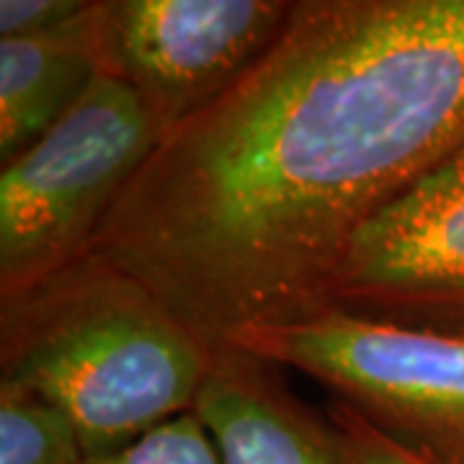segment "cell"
I'll use <instances>...</instances> for the list:
<instances>
[{
  "instance_id": "cell-1",
  "label": "cell",
  "mask_w": 464,
  "mask_h": 464,
  "mask_svg": "<svg viewBox=\"0 0 464 464\" xmlns=\"http://www.w3.org/2000/svg\"><path fill=\"white\" fill-rule=\"evenodd\" d=\"M464 148V0H299L170 132L91 250L207 346L313 315L366 225Z\"/></svg>"
},
{
  "instance_id": "cell-2",
  "label": "cell",
  "mask_w": 464,
  "mask_h": 464,
  "mask_svg": "<svg viewBox=\"0 0 464 464\" xmlns=\"http://www.w3.org/2000/svg\"><path fill=\"white\" fill-rule=\"evenodd\" d=\"M212 356L148 284L93 250L0 295V382L60 408L88 457L194 411Z\"/></svg>"
},
{
  "instance_id": "cell-3",
  "label": "cell",
  "mask_w": 464,
  "mask_h": 464,
  "mask_svg": "<svg viewBox=\"0 0 464 464\" xmlns=\"http://www.w3.org/2000/svg\"><path fill=\"white\" fill-rule=\"evenodd\" d=\"M158 145L145 103L103 72L50 132L3 166L0 295L88 253Z\"/></svg>"
},
{
  "instance_id": "cell-4",
  "label": "cell",
  "mask_w": 464,
  "mask_h": 464,
  "mask_svg": "<svg viewBox=\"0 0 464 464\" xmlns=\"http://www.w3.org/2000/svg\"><path fill=\"white\" fill-rule=\"evenodd\" d=\"M225 346L304 372L382 431L439 462L464 464L462 335L317 310L243 328Z\"/></svg>"
},
{
  "instance_id": "cell-5",
  "label": "cell",
  "mask_w": 464,
  "mask_h": 464,
  "mask_svg": "<svg viewBox=\"0 0 464 464\" xmlns=\"http://www.w3.org/2000/svg\"><path fill=\"white\" fill-rule=\"evenodd\" d=\"M292 11L286 0H99L103 72L140 96L163 142L276 44Z\"/></svg>"
},
{
  "instance_id": "cell-6",
  "label": "cell",
  "mask_w": 464,
  "mask_h": 464,
  "mask_svg": "<svg viewBox=\"0 0 464 464\" xmlns=\"http://www.w3.org/2000/svg\"><path fill=\"white\" fill-rule=\"evenodd\" d=\"M317 310L464 338V148L366 225Z\"/></svg>"
},
{
  "instance_id": "cell-7",
  "label": "cell",
  "mask_w": 464,
  "mask_h": 464,
  "mask_svg": "<svg viewBox=\"0 0 464 464\" xmlns=\"http://www.w3.org/2000/svg\"><path fill=\"white\" fill-rule=\"evenodd\" d=\"M276 369L246 351L215 348L194 413L222 464H353L331 418L295 398Z\"/></svg>"
},
{
  "instance_id": "cell-8",
  "label": "cell",
  "mask_w": 464,
  "mask_h": 464,
  "mask_svg": "<svg viewBox=\"0 0 464 464\" xmlns=\"http://www.w3.org/2000/svg\"><path fill=\"white\" fill-rule=\"evenodd\" d=\"M96 3L63 32L0 39V166L39 142L103 75Z\"/></svg>"
},
{
  "instance_id": "cell-9",
  "label": "cell",
  "mask_w": 464,
  "mask_h": 464,
  "mask_svg": "<svg viewBox=\"0 0 464 464\" xmlns=\"http://www.w3.org/2000/svg\"><path fill=\"white\" fill-rule=\"evenodd\" d=\"M72 420L32 392L0 382V464H85Z\"/></svg>"
},
{
  "instance_id": "cell-10",
  "label": "cell",
  "mask_w": 464,
  "mask_h": 464,
  "mask_svg": "<svg viewBox=\"0 0 464 464\" xmlns=\"http://www.w3.org/2000/svg\"><path fill=\"white\" fill-rule=\"evenodd\" d=\"M85 464H222L215 441L194 411L142 433L132 444L88 457Z\"/></svg>"
},
{
  "instance_id": "cell-11",
  "label": "cell",
  "mask_w": 464,
  "mask_h": 464,
  "mask_svg": "<svg viewBox=\"0 0 464 464\" xmlns=\"http://www.w3.org/2000/svg\"><path fill=\"white\" fill-rule=\"evenodd\" d=\"M325 415L331 418L333 429L353 464H444L433 459L431 454L400 441L392 433L382 431L377 423H372L348 402L333 400Z\"/></svg>"
},
{
  "instance_id": "cell-12",
  "label": "cell",
  "mask_w": 464,
  "mask_h": 464,
  "mask_svg": "<svg viewBox=\"0 0 464 464\" xmlns=\"http://www.w3.org/2000/svg\"><path fill=\"white\" fill-rule=\"evenodd\" d=\"M93 0H0V39H32L67 29Z\"/></svg>"
}]
</instances>
